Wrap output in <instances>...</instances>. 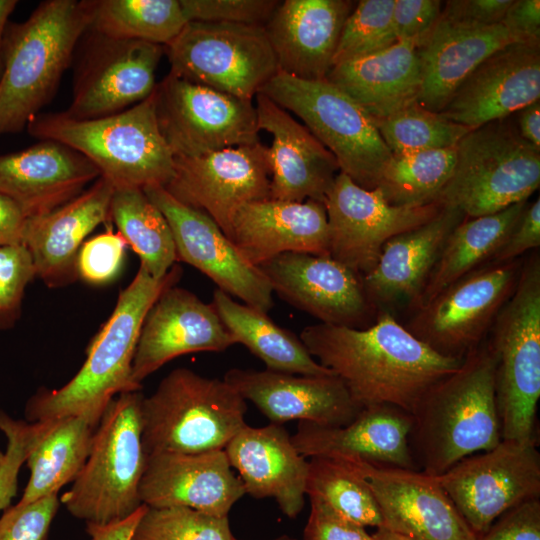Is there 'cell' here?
<instances>
[{
	"label": "cell",
	"mask_w": 540,
	"mask_h": 540,
	"mask_svg": "<svg viewBox=\"0 0 540 540\" xmlns=\"http://www.w3.org/2000/svg\"><path fill=\"white\" fill-rule=\"evenodd\" d=\"M410 413L390 405L364 407L343 426L299 422L291 440L305 458L346 461L417 469L409 446Z\"/></svg>",
	"instance_id": "28"
},
{
	"label": "cell",
	"mask_w": 540,
	"mask_h": 540,
	"mask_svg": "<svg viewBox=\"0 0 540 540\" xmlns=\"http://www.w3.org/2000/svg\"><path fill=\"white\" fill-rule=\"evenodd\" d=\"M224 450L245 494L273 498L290 519L300 514L305 504L308 460L296 450L282 424H246Z\"/></svg>",
	"instance_id": "31"
},
{
	"label": "cell",
	"mask_w": 540,
	"mask_h": 540,
	"mask_svg": "<svg viewBox=\"0 0 540 540\" xmlns=\"http://www.w3.org/2000/svg\"><path fill=\"white\" fill-rule=\"evenodd\" d=\"M26 218L14 200L0 193V246L21 244Z\"/></svg>",
	"instance_id": "56"
},
{
	"label": "cell",
	"mask_w": 540,
	"mask_h": 540,
	"mask_svg": "<svg viewBox=\"0 0 540 540\" xmlns=\"http://www.w3.org/2000/svg\"><path fill=\"white\" fill-rule=\"evenodd\" d=\"M36 277L32 257L22 244L0 246V329L20 319L27 285Z\"/></svg>",
	"instance_id": "45"
},
{
	"label": "cell",
	"mask_w": 540,
	"mask_h": 540,
	"mask_svg": "<svg viewBox=\"0 0 540 540\" xmlns=\"http://www.w3.org/2000/svg\"><path fill=\"white\" fill-rule=\"evenodd\" d=\"M99 177L89 159L53 140L0 155V193L14 200L26 217L55 210Z\"/></svg>",
	"instance_id": "30"
},
{
	"label": "cell",
	"mask_w": 540,
	"mask_h": 540,
	"mask_svg": "<svg viewBox=\"0 0 540 540\" xmlns=\"http://www.w3.org/2000/svg\"><path fill=\"white\" fill-rule=\"evenodd\" d=\"M182 269L174 264L167 274L153 278L143 267L120 292L115 308L89 343L86 360L75 376L59 389H39L25 407L28 422L83 416L98 425L119 394L141 391L132 380V361L144 318L160 296L176 285Z\"/></svg>",
	"instance_id": "2"
},
{
	"label": "cell",
	"mask_w": 540,
	"mask_h": 540,
	"mask_svg": "<svg viewBox=\"0 0 540 540\" xmlns=\"http://www.w3.org/2000/svg\"><path fill=\"white\" fill-rule=\"evenodd\" d=\"M91 36L64 112L78 120L110 116L148 98L164 53L163 46L149 42Z\"/></svg>",
	"instance_id": "18"
},
{
	"label": "cell",
	"mask_w": 540,
	"mask_h": 540,
	"mask_svg": "<svg viewBox=\"0 0 540 540\" xmlns=\"http://www.w3.org/2000/svg\"><path fill=\"white\" fill-rule=\"evenodd\" d=\"M373 493L383 527L416 540H477L436 476L418 469L346 461Z\"/></svg>",
	"instance_id": "20"
},
{
	"label": "cell",
	"mask_w": 540,
	"mask_h": 540,
	"mask_svg": "<svg viewBox=\"0 0 540 540\" xmlns=\"http://www.w3.org/2000/svg\"><path fill=\"white\" fill-rule=\"evenodd\" d=\"M40 429L39 422L16 420L0 411V431L7 448L0 463V511L7 509L18 490V476Z\"/></svg>",
	"instance_id": "46"
},
{
	"label": "cell",
	"mask_w": 540,
	"mask_h": 540,
	"mask_svg": "<svg viewBox=\"0 0 540 540\" xmlns=\"http://www.w3.org/2000/svg\"><path fill=\"white\" fill-rule=\"evenodd\" d=\"M236 344L211 303L176 285L147 312L132 361L137 385L167 362L195 352H223Z\"/></svg>",
	"instance_id": "21"
},
{
	"label": "cell",
	"mask_w": 540,
	"mask_h": 540,
	"mask_svg": "<svg viewBox=\"0 0 540 540\" xmlns=\"http://www.w3.org/2000/svg\"><path fill=\"white\" fill-rule=\"evenodd\" d=\"M501 24L525 42L540 43V1L513 0Z\"/></svg>",
	"instance_id": "55"
},
{
	"label": "cell",
	"mask_w": 540,
	"mask_h": 540,
	"mask_svg": "<svg viewBox=\"0 0 540 540\" xmlns=\"http://www.w3.org/2000/svg\"><path fill=\"white\" fill-rule=\"evenodd\" d=\"M171 74L252 101L278 73L264 27L189 21L166 46Z\"/></svg>",
	"instance_id": "11"
},
{
	"label": "cell",
	"mask_w": 540,
	"mask_h": 540,
	"mask_svg": "<svg viewBox=\"0 0 540 540\" xmlns=\"http://www.w3.org/2000/svg\"><path fill=\"white\" fill-rule=\"evenodd\" d=\"M372 535L374 540H416L407 535L390 530L383 526L376 528V532Z\"/></svg>",
	"instance_id": "60"
},
{
	"label": "cell",
	"mask_w": 540,
	"mask_h": 540,
	"mask_svg": "<svg viewBox=\"0 0 540 540\" xmlns=\"http://www.w3.org/2000/svg\"><path fill=\"white\" fill-rule=\"evenodd\" d=\"M306 495L364 527H381L380 510L363 478L345 461L311 457Z\"/></svg>",
	"instance_id": "41"
},
{
	"label": "cell",
	"mask_w": 540,
	"mask_h": 540,
	"mask_svg": "<svg viewBox=\"0 0 540 540\" xmlns=\"http://www.w3.org/2000/svg\"><path fill=\"white\" fill-rule=\"evenodd\" d=\"M455 161V147L392 155L374 189L393 206L419 207L437 202Z\"/></svg>",
	"instance_id": "40"
},
{
	"label": "cell",
	"mask_w": 540,
	"mask_h": 540,
	"mask_svg": "<svg viewBox=\"0 0 540 540\" xmlns=\"http://www.w3.org/2000/svg\"><path fill=\"white\" fill-rule=\"evenodd\" d=\"M349 0H285L265 25L278 72L302 80H325L346 19Z\"/></svg>",
	"instance_id": "29"
},
{
	"label": "cell",
	"mask_w": 540,
	"mask_h": 540,
	"mask_svg": "<svg viewBox=\"0 0 540 540\" xmlns=\"http://www.w3.org/2000/svg\"><path fill=\"white\" fill-rule=\"evenodd\" d=\"M374 124L392 155L452 148L473 130L417 102L374 120Z\"/></svg>",
	"instance_id": "42"
},
{
	"label": "cell",
	"mask_w": 540,
	"mask_h": 540,
	"mask_svg": "<svg viewBox=\"0 0 540 540\" xmlns=\"http://www.w3.org/2000/svg\"><path fill=\"white\" fill-rule=\"evenodd\" d=\"M230 239L253 265L286 252L329 255V230L323 203L272 198L240 207Z\"/></svg>",
	"instance_id": "32"
},
{
	"label": "cell",
	"mask_w": 540,
	"mask_h": 540,
	"mask_svg": "<svg viewBox=\"0 0 540 540\" xmlns=\"http://www.w3.org/2000/svg\"><path fill=\"white\" fill-rule=\"evenodd\" d=\"M228 516L188 507H148L131 540H235Z\"/></svg>",
	"instance_id": "43"
},
{
	"label": "cell",
	"mask_w": 540,
	"mask_h": 540,
	"mask_svg": "<svg viewBox=\"0 0 540 540\" xmlns=\"http://www.w3.org/2000/svg\"><path fill=\"white\" fill-rule=\"evenodd\" d=\"M91 32L168 45L189 22L180 0H90Z\"/></svg>",
	"instance_id": "39"
},
{
	"label": "cell",
	"mask_w": 540,
	"mask_h": 540,
	"mask_svg": "<svg viewBox=\"0 0 540 540\" xmlns=\"http://www.w3.org/2000/svg\"><path fill=\"white\" fill-rule=\"evenodd\" d=\"M540 99V43L515 42L486 58L438 112L478 128Z\"/></svg>",
	"instance_id": "22"
},
{
	"label": "cell",
	"mask_w": 540,
	"mask_h": 540,
	"mask_svg": "<svg viewBox=\"0 0 540 540\" xmlns=\"http://www.w3.org/2000/svg\"><path fill=\"white\" fill-rule=\"evenodd\" d=\"M271 423L290 420L343 426L361 411L336 375L309 376L232 368L223 378Z\"/></svg>",
	"instance_id": "23"
},
{
	"label": "cell",
	"mask_w": 540,
	"mask_h": 540,
	"mask_svg": "<svg viewBox=\"0 0 540 540\" xmlns=\"http://www.w3.org/2000/svg\"><path fill=\"white\" fill-rule=\"evenodd\" d=\"M299 338L361 408L390 405L411 414L428 389L463 361L436 353L386 311L367 328L318 323Z\"/></svg>",
	"instance_id": "1"
},
{
	"label": "cell",
	"mask_w": 540,
	"mask_h": 540,
	"mask_svg": "<svg viewBox=\"0 0 540 540\" xmlns=\"http://www.w3.org/2000/svg\"><path fill=\"white\" fill-rule=\"evenodd\" d=\"M441 7L439 0H395L392 27L397 40L420 41L439 19Z\"/></svg>",
	"instance_id": "52"
},
{
	"label": "cell",
	"mask_w": 540,
	"mask_h": 540,
	"mask_svg": "<svg viewBox=\"0 0 540 540\" xmlns=\"http://www.w3.org/2000/svg\"><path fill=\"white\" fill-rule=\"evenodd\" d=\"M98 425L83 416L40 421L25 463L30 477L18 504L58 495L83 468Z\"/></svg>",
	"instance_id": "35"
},
{
	"label": "cell",
	"mask_w": 540,
	"mask_h": 540,
	"mask_svg": "<svg viewBox=\"0 0 540 540\" xmlns=\"http://www.w3.org/2000/svg\"><path fill=\"white\" fill-rule=\"evenodd\" d=\"M147 506L142 505L130 517L108 525H86L91 540H131L136 525Z\"/></svg>",
	"instance_id": "57"
},
{
	"label": "cell",
	"mask_w": 540,
	"mask_h": 540,
	"mask_svg": "<svg viewBox=\"0 0 540 540\" xmlns=\"http://www.w3.org/2000/svg\"><path fill=\"white\" fill-rule=\"evenodd\" d=\"M126 241L111 229L85 241L77 256L79 278L92 285L113 281L123 266Z\"/></svg>",
	"instance_id": "48"
},
{
	"label": "cell",
	"mask_w": 540,
	"mask_h": 540,
	"mask_svg": "<svg viewBox=\"0 0 540 540\" xmlns=\"http://www.w3.org/2000/svg\"><path fill=\"white\" fill-rule=\"evenodd\" d=\"M324 206L330 257L361 277L375 267L390 238L430 221L443 208L438 202L393 206L378 189H364L342 172L328 191Z\"/></svg>",
	"instance_id": "15"
},
{
	"label": "cell",
	"mask_w": 540,
	"mask_h": 540,
	"mask_svg": "<svg viewBox=\"0 0 540 540\" xmlns=\"http://www.w3.org/2000/svg\"><path fill=\"white\" fill-rule=\"evenodd\" d=\"M141 391L121 393L107 406L88 458L60 503L86 525H108L143 504L139 488L146 454L142 443Z\"/></svg>",
	"instance_id": "6"
},
{
	"label": "cell",
	"mask_w": 540,
	"mask_h": 540,
	"mask_svg": "<svg viewBox=\"0 0 540 540\" xmlns=\"http://www.w3.org/2000/svg\"><path fill=\"white\" fill-rule=\"evenodd\" d=\"M232 469L224 449L147 455L139 488L141 502L154 508L182 506L228 516L245 495Z\"/></svg>",
	"instance_id": "24"
},
{
	"label": "cell",
	"mask_w": 540,
	"mask_h": 540,
	"mask_svg": "<svg viewBox=\"0 0 540 540\" xmlns=\"http://www.w3.org/2000/svg\"><path fill=\"white\" fill-rule=\"evenodd\" d=\"M161 133L174 157H195L259 141L256 108L171 73L154 90Z\"/></svg>",
	"instance_id": "13"
},
{
	"label": "cell",
	"mask_w": 540,
	"mask_h": 540,
	"mask_svg": "<svg viewBox=\"0 0 540 540\" xmlns=\"http://www.w3.org/2000/svg\"><path fill=\"white\" fill-rule=\"evenodd\" d=\"M452 176L437 202L466 217L497 213L528 201L540 185V150L508 118L473 129L455 146Z\"/></svg>",
	"instance_id": "9"
},
{
	"label": "cell",
	"mask_w": 540,
	"mask_h": 540,
	"mask_svg": "<svg viewBox=\"0 0 540 540\" xmlns=\"http://www.w3.org/2000/svg\"><path fill=\"white\" fill-rule=\"evenodd\" d=\"M523 259L487 263L461 277L412 312L405 328L436 353L462 360L513 295Z\"/></svg>",
	"instance_id": "12"
},
{
	"label": "cell",
	"mask_w": 540,
	"mask_h": 540,
	"mask_svg": "<svg viewBox=\"0 0 540 540\" xmlns=\"http://www.w3.org/2000/svg\"><path fill=\"white\" fill-rule=\"evenodd\" d=\"M527 203H515L490 215L465 217L447 237L416 309L453 282L489 263Z\"/></svg>",
	"instance_id": "37"
},
{
	"label": "cell",
	"mask_w": 540,
	"mask_h": 540,
	"mask_svg": "<svg viewBox=\"0 0 540 540\" xmlns=\"http://www.w3.org/2000/svg\"><path fill=\"white\" fill-rule=\"evenodd\" d=\"M540 247V198L527 203L515 226L489 263L509 262Z\"/></svg>",
	"instance_id": "53"
},
{
	"label": "cell",
	"mask_w": 540,
	"mask_h": 540,
	"mask_svg": "<svg viewBox=\"0 0 540 540\" xmlns=\"http://www.w3.org/2000/svg\"><path fill=\"white\" fill-rule=\"evenodd\" d=\"M310 500L304 540H374L366 527L338 514L319 500Z\"/></svg>",
	"instance_id": "50"
},
{
	"label": "cell",
	"mask_w": 540,
	"mask_h": 540,
	"mask_svg": "<svg viewBox=\"0 0 540 540\" xmlns=\"http://www.w3.org/2000/svg\"><path fill=\"white\" fill-rule=\"evenodd\" d=\"M18 1L16 0H0V76L2 73V43L8 18L15 9Z\"/></svg>",
	"instance_id": "59"
},
{
	"label": "cell",
	"mask_w": 540,
	"mask_h": 540,
	"mask_svg": "<svg viewBox=\"0 0 540 540\" xmlns=\"http://www.w3.org/2000/svg\"><path fill=\"white\" fill-rule=\"evenodd\" d=\"M517 129L521 137L540 150V100L530 103L518 112Z\"/></svg>",
	"instance_id": "58"
},
{
	"label": "cell",
	"mask_w": 540,
	"mask_h": 540,
	"mask_svg": "<svg viewBox=\"0 0 540 540\" xmlns=\"http://www.w3.org/2000/svg\"><path fill=\"white\" fill-rule=\"evenodd\" d=\"M419 39H401L377 52L332 66L326 76L378 120L417 102L421 90Z\"/></svg>",
	"instance_id": "34"
},
{
	"label": "cell",
	"mask_w": 540,
	"mask_h": 540,
	"mask_svg": "<svg viewBox=\"0 0 540 540\" xmlns=\"http://www.w3.org/2000/svg\"><path fill=\"white\" fill-rule=\"evenodd\" d=\"M60 504L58 495H53L9 506L0 517V540H49Z\"/></svg>",
	"instance_id": "49"
},
{
	"label": "cell",
	"mask_w": 540,
	"mask_h": 540,
	"mask_svg": "<svg viewBox=\"0 0 540 540\" xmlns=\"http://www.w3.org/2000/svg\"><path fill=\"white\" fill-rule=\"evenodd\" d=\"M246 411V401L224 379L176 368L142 399L144 452L147 456L224 449L246 425Z\"/></svg>",
	"instance_id": "8"
},
{
	"label": "cell",
	"mask_w": 540,
	"mask_h": 540,
	"mask_svg": "<svg viewBox=\"0 0 540 540\" xmlns=\"http://www.w3.org/2000/svg\"><path fill=\"white\" fill-rule=\"evenodd\" d=\"M513 0H451L446 1L441 16L450 20L479 26L500 24Z\"/></svg>",
	"instance_id": "54"
},
{
	"label": "cell",
	"mask_w": 540,
	"mask_h": 540,
	"mask_svg": "<svg viewBox=\"0 0 540 540\" xmlns=\"http://www.w3.org/2000/svg\"><path fill=\"white\" fill-rule=\"evenodd\" d=\"M110 219L153 278L164 277L177 261L170 226L157 206L140 188L114 189Z\"/></svg>",
	"instance_id": "38"
},
{
	"label": "cell",
	"mask_w": 540,
	"mask_h": 540,
	"mask_svg": "<svg viewBox=\"0 0 540 540\" xmlns=\"http://www.w3.org/2000/svg\"><path fill=\"white\" fill-rule=\"evenodd\" d=\"M174 158V175L164 186L166 191L209 215L228 238L240 207L269 198V149L261 142Z\"/></svg>",
	"instance_id": "16"
},
{
	"label": "cell",
	"mask_w": 540,
	"mask_h": 540,
	"mask_svg": "<svg viewBox=\"0 0 540 540\" xmlns=\"http://www.w3.org/2000/svg\"><path fill=\"white\" fill-rule=\"evenodd\" d=\"M494 359L495 398L502 439L537 441L540 398V255L523 259L510 299L486 338Z\"/></svg>",
	"instance_id": "7"
},
{
	"label": "cell",
	"mask_w": 540,
	"mask_h": 540,
	"mask_svg": "<svg viewBox=\"0 0 540 540\" xmlns=\"http://www.w3.org/2000/svg\"><path fill=\"white\" fill-rule=\"evenodd\" d=\"M235 540H238V539H235ZM272 540H296V539H294L293 537H291V536H289L287 534H283V535H281L279 537H276V538H274Z\"/></svg>",
	"instance_id": "61"
},
{
	"label": "cell",
	"mask_w": 540,
	"mask_h": 540,
	"mask_svg": "<svg viewBox=\"0 0 540 540\" xmlns=\"http://www.w3.org/2000/svg\"><path fill=\"white\" fill-rule=\"evenodd\" d=\"M436 477L479 537L509 509L540 498L537 441L501 439L495 447L461 459Z\"/></svg>",
	"instance_id": "14"
},
{
	"label": "cell",
	"mask_w": 540,
	"mask_h": 540,
	"mask_svg": "<svg viewBox=\"0 0 540 540\" xmlns=\"http://www.w3.org/2000/svg\"><path fill=\"white\" fill-rule=\"evenodd\" d=\"M394 3L395 0H361L355 4L342 28L332 66L398 41L392 27Z\"/></svg>",
	"instance_id": "44"
},
{
	"label": "cell",
	"mask_w": 540,
	"mask_h": 540,
	"mask_svg": "<svg viewBox=\"0 0 540 540\" xmlns=\"http://www.w3.org/2000/svg\"><path fill=\"white\" fill-rule=\"evenodd\" d=\"M166 218L173 234L177 260L209 277L217 288L244 304L268 313L273 290L258 266L251 264L212 218L169 194L163 186L143 188Z\"/></svg>",
	"instance_id": "17"
},
{
	"label": "cell",
	"mask_w": 540,
	"mask_h": 540,
	"mask_svg": "<svg viewBox=\"0 0 540 540\" xmlns=\"http://www.w3.org/2000/svg\"><path fill=\"white\" fill-rule=\"evenodd\" d=\"M114 186L100 176L81 194L44 215L27 217L21 244L29 251L36 277L57 288L77 278L76 262L84 239L110 218Z\"/></svg>",
	"instance_id": "27"
},
{
	"label": "cell",
	"mask_w": 540,
	"mask_h": 540,
	"mask_svg": "<svg viewBox=\"0 0 540 540\" xmlns=\"http://www.w3.org/2000/svg\"><path fill=\"white\" fill-rule=\"evenodd\" d=\"M188 21L265 27L277 0H180Z\"/></svg>",
	"instance_id": "47"
},
{
	"label": "cell",
	"mask_w": 540,
	"mask_h": 540,
	"mask_svg": "<svg viewBox=\"0 0 540 540\" xmlns=\"http://www.w3.org/2000/svg\"><path fill=\"white\" fill-rule=\"evenodd\" d=\"M27 129L40 140L62 143L85 156L115 189L164 187L174 175L175 158L158 124L154 92L122 112L101 118L38 114Z\"/></svg>",
	"instance_id": "5"
},
{
	"label": "cell",
	"mask_w": 540,
	"mask_h": 540,
	"mask_svg": "<svg viewBox=\"0 0 540 540\" xmlns=\"http://www.w3.org/2000/svg\"><path fill=\"white\" fill-rule=\"evenodd\" d=\"M515 42H525L501 23L467 24L440 15L419 41L421 90L417 103L440 112L461 83L490 55Z\"/></svg>",
	"instance_id": "33"
},
{
	"label": "cell",
	"mask_w": 540,
	"mask_h": 540,
	"mask_svg": "<svg viewBox=\"0 0 540 540\" xmlns=\"http://www.w3.org/2000/svg\"><path fill=\"white\" fill-rule=\"evenodd\" d=\"M3 458H4V453L0 450V463L2 462Z\"/></svg>",
	"instance_id": "62"
},
{
	"label": "cell",
	"mask_w": 540,
	"mask_h": 540,
	"mask_svg": "<svg viewBox=\"0 0 540 540\" xmlns=\"http://www.w3.org/2000/svg\"><path fill=\"white\" fill-rule=\"evenodd\" d=\"M258 267L273 293L320 323L363 329L376 320L362 277L330 256L286 252Z\"/></svg>",
	"instance_id": "19"
},
{
	"label": "cell",
	"mask_w": 540,
	"mask_h": 540,
	"mask_svg": "<svg viewBox=\"0 0 540 540\" xmlns=\"http://www.w3.org/2000/svg\"><path fill=\"white\" fill-rule=\"evenodd\" d=\"M411 416L413 460L418 470L433 476L501 441L494 359L485 339L457 370L428 389Z\"/></svg>",
	"instance_id": "3"
},
{
	"label": "cell",
	"mask_w": 540,
	"mask_h": 540,
	"mask_svg": "<svg viewBox=\"0 0 540 540\" xmlns=\"http://www.w3.org/2000/svg\"><path fill=\"white\" fill-rule=\"evenodd\" d=\"M211 304L236 343L259 358L266 369L309 376L334 374L312 357L299 337L277 325L267 313L234 301L218 288Z\"/></svg>",
	"instance_id": "36"
},
{
	"label": "cell",
	"mask_w": 540,
	"mask_h": 540,
	"mask_svg": "<svg viewBox=\"0 0 540 540\" xmlns=\"http://www.w3.org/2000/svg\"><path fill=\"white\" fill-rule=\"evenodd\" d=\"M477 540H540V498L509 509Z\"/></svg>",
	"instance_id": "51"
},
{
	"label": "cell",
	"mask_w": 540,
	"mask_h": 540,
	"mask_svg": "<svg viewBox=\"0 0 540 540\" xmlns=\"http://www.w3.org/2000/svg\"><path fill=\"white\" fill-rule=\"evenodd\" d=\"M90 20V0H48L25 21L8 22L2 43L0 136L21 132L52 99Z\"/></svg>",
	"instance_id": "4"
},
{
	"label": "cell",
	"mask_w": 540,
	"mask_h": 540,
	"mask_svg": "<svg viewBox=\"0 0 540 540\" xmlns=\"http://www.w3.org/2000/svg\"><path fill=\"white\" fill-rule=\"evenodd\" d=\"M256 113L259 130L273 137L269 149L271 169L269 198L324 204L340 172L334 155L288 111L258 93Z\"/></svg>",
	"instance_id": "26"
},
{
	"label": "cell",
	"mask_w": 540,
	"mask_h": 540,
	"mask_svg": "<svg viewBox=\"0 0 540 540\" xmlns=\"http://www.w3.org/2000/svg\"><path fill=\"white\" fill-rule=\"evenodd\" d=\"M297 115L334 155L340 172L373 190L392 156L372 118L327 80H302L278 72L260 91Z\"/></svg>",
	"instance_id": "10"
},
{
	"label": "cell",
	"mask_w": 540,
	"mask_h": 540,
	"mask_svg": "<svg viewBox=\"0 0 540 540\" xmlns=\"http://www.w3.org/2000/svg\"><path fill=\"white\" fill-rule=\"evenodd\" d=\"M443 206L430 221L390 238L375 267L362 277L366 296L377 312L394 315L401 308L416 309L431 271L451 231L465 218Z\"/></svg>",
	"instance_id": "25"
}]
</instances>
